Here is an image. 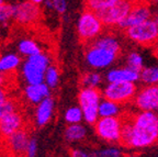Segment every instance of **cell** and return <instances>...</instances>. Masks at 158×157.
Masks as SVG:
<instances>
[{"instance_id": "obj_1", "label": "cell", "mask_w": 158, "mask_h": 157, "mask_svg": "<svg viewBox=\"0 0 158 157\" xmlns=\"http://www.w3.org/2000/svg\"><path fill=\"white\" fill-rule=\"evenodd\" d=\"M120 142L130 148L141 150L158 142V114L156 111H139L122 120Z\"/></svg>"}, {"instance_id": "obj_2", "label": "cell", "mask_w": 158, "mask_h": 157, "mask_svg": "<svg viewBox=\"0 0 158 157\" xmlns=\"http://www.w3.org/2000/svg\"><path fill=\"white\" fill-rule=\"evenodd\" d=\"M49 65H51V57L43 52L27 56L22 65V76L25 83H43L45 71Z\"/></svg>"}, {"instance_id": "obj_3", "label": "cell", "mask_w": 158, "mask_h": 157, "mask_svg": "<svg viewBox=\"0 0 158 157\" xmlns=\"http://www.w3.org/2000/svg\"><path fill=\"white\" fill-rule=\"evenodd\" d=\"M131 41L143 45H152L158 41V18L148 19L142 23L126 29Z\"/></svg>"}, {"instance_id": "obj_4", "label": "cell", "mask_w": 158, "mask_h": 157, "mask_svg": "<svg viewBox=\"0 0 158 157\" xmlns=\"http://www.w3.org/2000/svg\"><path fill=\"white\" fill-rule=\"evenodd\" d=\"M103 30V23L99 19L97 12L87 9L79 17L77 23V32L80 40L86 43L92 42L101 34Z\"/></svg>"}, {"instance_id": "obj_5", "label": "cell", "mask_w": 158, "mask_h": 157, "mask_svg": "<svg viewBox=\"0 0 158 157\" xmlns=\"http://www.w3.org/2000/svg\"><path fill=\"white\" fill-rule=\"evenodd\" d=\"M102 96L98 88H82L79 92V107L82 111V118L88 124H94L98 116V107Z\"/></svg>"}, {"instance_id": "obj_6", "label": "cell", "mask_w": 158, "mask_h": 157, "mask_svg": "<svg viewBox=\"0 0 158 157\" xmlns=\"http://www.w3.org/2000/svg\"><path fill=\"white\" fill-rule=\"evenodd\" d=\"M136 91H137L136 83L114 81V83H108V85L102 89L101 96L102 98L112 100L118 104H124L133 100Z\"/></svg>"}, {"instance_id": "obj_7", "label": "cell", "mask_w": 158, "mask_h": 157, "mask_svg": "<svg viewBox=\"0 0 158 157\" xmlns=\"http://www.w3.org/2000/svg\"><path fill=\"white\" fill-rule=\"evenodd\" d=\"M94 125L96 134L101 140L110 143L120 142L122 129L120 117H99Z\"/></svg>"}, {"instance_id": "obj_8", "label": "cell", "mask_w": 158, "mask_h": 157, "mask_svg": "<svg viewBox=\"0 0 158 157\" xmlns=\"http://www.w3.org/2000/svg\"><path fill=\"white\" fill-rule=\"evenodd\" d=\"M133 3V0H121L111 7L97 11V15L103 25L115 27L127 15Z\"/></svg>"}, {"instance_id": "obj_9", "label": "cell", "mask_w": 158, "mask_h": 157, "mask_svg": "<svg viewBox=\"0 0 158 157\" xmlns=\"http://www.w3.org/2000/svg\"><path fill=\"white\" fill-rule=\"evenodd\" d=\"M118 55L112 51L91 45L86 52V62L94 69H104L113 64Z\"/></svg>"}, {"instance_id": "obj_10", "label": "cell", "mask_w": 158, "mask_h": 157, "mask_svg": "<svg viewBox=\"0 0 158 157\" xmlns=\"http://www.w3.org/2000/svg\"><path fill=\"white\" fill-rule=\"evenodd\" d=\"M135 107L139 111H156L158 108V85H145L134 96Z\"/></svg>"}, {"instance_id": "obj_11", "label": "cell", "mask_w": 158, "mask_h": 157, "mask_svg": "<svg viewBox=\"0 0 158 157\" xmlns=\"http://www.w3.org/2000/svg\"><path fill=\"white\" fill-rule=\"evenodd\" d=\"M152 18V9L151 7L145 2H134L132 6L130 12L125 18L118 23V27L120 29L126 30L127 28L142 23L146 20Z\"/></svg>"}, {"instance_id": "obj_12", "label": "cell", "mask_w": 158, "mask_h": 157, "mask_svg": "<svg viewBox=\"0 0 158 157\" xmlns=\"http://www.w3.org/2000/svg\"><path fill=\"white\" fill-rule=\"evenodd\" d=\"M41 15V10L39 5L24 1L17 6H13L12 18L20 24H32L36 22Z\"/></svg>"}, {"instance_id": "obj_13", "label": "cell", "mask_w": 158, "mask_h": 157, "mask_svg": "<svg viewBox=\"0 0 158 157\" xmlns=\"http://www.w3.org/2000/svg\"><path fill=\"white\" fill-rule=\"evenodd\" d=\"M23 128V118L18 111L10 113L8 116L0 118V136L3 138Z\"/></svg>"}, {"instance_id": "obj_14", "label": "cell", "mask_w": 158, "mask_h": 157, "mask_svg": "<svg viewBox=\"0 0 158 157\" xmlns=\"http://www.w3.org/2000/svg\"><path fill=\"white\" fill-rule=\"evenodd\" d=\"M35 113H34V120L35 124L40 128L45 126L49 121L52 120L53 114H54V107L55 103L51 97L43 99L41 102L35 104Z\"/></svg>"}, {"instance_id": "obj_15", "label": "cell", "mask_w": 158, "mask_h": 157, "mask_svg": "<svg viewBox=\"0 0 158 157\" xmlns=\"http://www.w3.org/2000/svg\"><path fill=\"white\" fill-rule=\"evenodd\" d=\"M24 96L30 103L37 104L43 99L51 97V88L44 81L39 83H27L24 89Z\"/></svg>"}, {"instance_id": "obj_16", "label": "cell", "mask_w": 158, "mask_h": 157, "mask_svg": "<svg viewBox=\"0 0 158 157\" xmlns=\"http://www.w3.org/2000/svg\"><path fill=\"white\" fill-rule=\"evenodd\" d=\"M9 150L15 155H25L27 142L30 140L29 133L24 129H20L19 131L11 134L9 138H6Z\"/></svg>"}, {"instance_id": "obj_17", "label": "cell", "mask_w": 158, "mask_h": 157, "mask_svg": "<svg viewBox=\"0 0 158 157\" xmlns=\"http://www.w3.org/2000/svg\"><path fill=\"white\" fill-rule=\"evenodd\" d=\"M106 79L108 83H114V81H131V83H137L139 81V73L132 70L128 67H118L112 68L106 71Z\"/></svg>"}, {"instance_id": "obj_18", "label": "cell", "mask_w": 158, "mask_h": 157, "mask_svg": "<svg viewBox=\"0 0 158 157\" xmlns=\"http://www.w3.org/2000/svg\"><path fill=\"white\" fill-rule=\"evenodd\" d=\"M91 45L109 49V51H112L114 53H118V54H120V52H121L120 41L113 34H103V35L100 34L98 37H96L91 42Z\"/></svg>"}, {"instance_id": "obj_19", "label": "cell", "mask_w": 158, "mask_h": 157, "mask_svg": "<svg viewBox=\"0 0 158 157\" xmlns=\"http://www.w3.org/2000/svg\"><path fill=\"white\" fill-rule=\"evenodd\" d=\"M120 112H121V104L109 99L101 98L98 107L99 117H118Z\"/></svg>"}, {"instance_id": "obj_20", "label": "cell", "mask_w": 158, "mask_h": 157, "mask_svg": "<svg viewBox=\"0 0 158 157\" xmlns=\"http://www.w3.org/2000/svg\"><path fill=\"white\" fill-rule=\"evenodd\" d=\"M87 135V129L80 123H72L65 130V138L68 142H79L82 141Z\"/></svg>"}, {"instance_id": "obj_21", "label": "cell", "mask_w": 158, "mask_h": 157, "mask_svg": "<svg viewBox=\"0 0 158 157\" xmlns=\"http://www.w3.org/2000/svg\"><path fill=\"white\" fill-rule=\"evenodd\" d=\"M21 64V58L15 53H8L0 57V74L15 70Z\"/></svg>"}, {"instance_id": "obj_22", "label": "cell", "mask_w": 158, "mask_h": 157, "mask_svg": "<svg viewBox=\"0 0 158 157\" xmlns=\"http://www.w3.org/2000/svg\"><path fill=\"white\" fill-rule=\"evenodd\" d=\"M139 81L144 85H158V65L144 66L139 71Z\"/></svg>"}, {"instance_id": "obj_23", "label": "cell", "mask_w": 158, "mask_h": 157, "mask_svg": "<svg viewBox=\"0 0 158 157\" xmlns=\"http://www.w3.org/2000/svg\"><path fill=\"white\" fill-rule=\"evenodd\" d=\"M18 51L21 55L27 57L31 56V55H34L40 53L41 51V47L37 44L36 42L33 41V40L30 39H24L21 40V41L18 43Z\"/></svg>"}, {"instance_id": "obj_24", "label": "cell", "mask_w": 158, "mask_h": 157, "mask_svg": "<svg viewBox=\"0 0 158 157\" xmlns=\"http://www.w3.org/2000/svg\"><path fill=\"white\" fill-rule=\"evenodd\" d=\"M102 80L103 78L100 73H97V71L87 73L81 78L82 88H99L102 83Z\"/></svg>"}, {"instance_id": "obj_25", "label": "cell", "mask_w": 158, "mask_h": 157, "mask_svg": "<svg viewBox=\"0 0 158 157\" xmlns=\"http://www.w3.org/2000/svg\"><path fill=\"white\" fill-rule=\"evenodd\" d=\"M126 67L139 73L144 67V58L141 55V53H138L136 51L131 52L126 57Z\"/></svg>"}, {"instance_id": "obj_26", "label": "cell", "mask_w": 158, "mask_h": 157, "mask_svg": "<svg viewBox=\"0 0 158 157\" xmlns=\"http://www.w3.org/2000/svg\"><path fill=\"white\" fill-rule=\"evenodd\" d=\"M44 83L49 88H56L59 83V70L57 67L49 65L44 75Z\"/></svg>"}, {"instance_id": "obj_27", "label": "cell", "mask_w": 158, "mask_h": 157, "mask_svg": "<svg viewBox=\"0 0 158 157\" xmlns=\"http://www.w3.org/2000/svg\"><path fill=\"white\" fill-rule=\"evenodd\" d=\"M121 0H87V8L94 12L111 7Z\"/></svg>"}, {"instance_id": "obj_28", "label": "cell", "mask_w": 158, "mask_h": 157, "mask_svg": "<svg viewBox=\"0 0 158 157\" xmlns=\"http://www.w3.org/2000/svg\"><path fill=\"white\" fill-rule=\"evenodd\" d=\"M82 120H84V118H82V111L80 107H70L65 112V121L69 124L81 123Z\"/></svg>"}, {"instance_id": "obj_29", "label": "cell", "mask_w": 158, "mask_h": 157, "mask_svg": "<svg viewBox=\"0 0 158 157\" xmlns=\"http://www.w3.org/2000/svg\"><path fill=\"white\" fill-rule=\"evenodd\" d=\"M13 6H10L8 3H0V24L7 25L8 22L12 19Z\"/></svg>"}, {"instance_id": "obj_30", "label": "cell", "mask_w": 158, "mask_h": 157, "mask_svg": "<svg viewBox=\"0 0 158 157\" xmlns=\"http://www.w3.org/2000/svg\"><path fill=\"white\" fill-rule=\"evenodd\" d=\"M123 155L121 148L116 147V146H108V147L101 148V150L97 151L94 154V156L99 157H120Z\"/></svg>"}, {"instance_id": "obj_31", "label": "cell", "mask_w": 158, "mask_h": 157, "mask_svg": "<svg viewBox=\"0 0 158 157\" xmlns=\"http://www.w3.org/2000/svg\"><path fill=\"white\" fill-rule=\"evenodd\" d=\"M15 111H17V103L13 100L7 99L5 102L0 104V118L8 116V114L15 112Z\"/></svg>"}, {"instance_id": "obj_32", "label": "cell", "mask_w": 158, "mask_h": 157, "mask_svg": "<svg viewBox=\"0 0 158 157\" xmlns=\"http://www.w3.org/2000/svg\"><path fill=\"white\" fill-rule=\"evenodd\" d=\"M37 151H39V143L35 138H30L29 142H27V148H25V155L30 157H34L37 155Z\"/></svg>"}, {"instance_id": "obj_33", "label": "cell", "mask_w": 158, "mask_h": 157, "mask_svg": "<svg viewBox=\"0 0 158 157\" xmlns=\"http://www.w3.org/2000/svg\"><path fill=\"white\" fill-rule=\"evenodd\" d=\"M53 6H54V10H56L57 12L63 15L66 12L67 10V0H52Z\"/></svg>"}, {"instance_id": "obj_34", "label": "cell", "mask_w": 158, "mask_h": 157, "mask_svg": "<svg viewBox=\"0 0 158 157\" xmlns=\"http://www.w3.org/2000/svg\"><path fill=\"white\" fill-rule=\"evenodd\" d=\"M72 156L74 157H89L92 156L91 153L86 152L85 150H81V148H75V150L72 151Z\"/></svg>"}, {"instance_id": "obj_35", "label": "cell", "mask_w": 158, "mask_h": 157, "mask_svg": "<svg viewBox=\"0 0 158 157\" xmlns=\"http://www.w3.org/2000/svg\"><path fill=\"white\" fill-rule=\"evenodd\" d=\"M8 99V93L7 91H6V89L3 88V87L0 86V104L1 103H3L6 100Z\"/></svg>"}, {"instance_id": "obj_36", "label": "cell", "mask_w": 158, "mask_h": 157, "mask_svg": "<svg viewBox=\"0 0 158 157\" xmlns=\"http://www.w3.org/2000/svg\"><path fill=\"white\" fill-rule=\"evenodd\" d=\"M43 3H44V7L46 8V9L54 10V6H53L52 0H44V1H43Z\"/></svg>"}, {"instance_id": "obj_37", "label": "cell", "mask_w": 158, "mask_h": 157, "mask_svg": "<svg viewBox=\"0 0 158 157\" xmlns=\"http://www.w3.org/2000/svg\"><path fill=\"white\" fill-rule=\"evenodd\" d=\"M30 1L33 2V3H35V5H40V3H43L44 0H30Z\"/></svg>"}, {"instance_id": "obj_38", "label": "cell", "mask_w": 158, "mask_h": 157, "mask_svg": "<svg viewBox=\"0 0 158 157\" xmlns=\"http://www.w3.org/2000/svg\"><path fill=\"white\" fill-rule=\"evenodd\" d=\"M155 54H156V56L158 57V45L156 46V49H155Z\"/></svg>"}, {"instance_id": "obj_39", "label": "cell", "mask_w": 158, "mask_h": 157, "mask_svg": "<svg viewBox=\"0 0 158 157\" xmlns=\"http://www.w3.org/2000/svg\"><path fill=\"white\" fill-rule=\"evenodd\" d=\"M153 3H156V5H158V0H151Z\"/></svg>"}, {"instance_id": "obj_40", "label": "cell", "mask_w": 158, "mask_h": 157, "mask_svg": "<svg viewBox=\"0 0 158 157\" xmlns=\"http://www.w3.org/2000/svg\"><path fill=\"white\" fill-rule=\"evenodd\" d=\"M156 113H157V114H158V108H157V110H156Z\"/></svg>"}]
</instances>
